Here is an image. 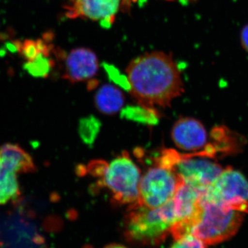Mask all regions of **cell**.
<instances>
[{
	"label": "cell",
	"mask_w": 248,
	"mask_h": 248,
	"mask_svg": "<svg viewBox=\"0 0 248 248\" xmlns=\"http://www.w3.org/2000/svg\"><path fill=\"white\" fill-rule=\"evenodd\" d=\"M129 90L140 105L166 108L184 93L177 64L170 55L155 51L144 54L129 63L126 69Z\"/></svg>",
	"instance_id": "cell-1"
},
{
	"label": "cell",
	"mask_w": 248,
	"mask_h": 248,
	"mask_svg": "<svg viewBox=\"0 0 248 248\" xmlns=\"http://www.w3.org/2000/svg\"><path fill=\"white\" fill-rule=\"evenodd\" d=\"M177 221L173 199L157 208L134 204L125 218V235L134 244L157 246L164 242Z\"/></svg>",
	"instance_id": "cell-2"
},
{
	"label": "cell",
	"mask_w": 248,
	"mask_h": 248,
	"mask_svg": "<svg viewBox=\"0 0 248 248\" xmlns=\"http://www.w3.org/2000/svg\"><path fill=\"white\" fill-rule=\"evenodd\" d=\"M244 218V213L202 200L200 210L191 220V234L206 245L220 244L236 234Z\"/></svg>",
	"instance_id": "cell-3"
},
{
	"label": "cell",
	"mask_w": 248,
	"mask_h": 248,
	"mask_svg": "<svg viewBox=\"0 0 248 248\" xmlns=\"http://www.w3.org/2000/svg\"><path fill=\"white\" fill-rule=\"evenodd\" d=\"M156 164L172 170L183 182L202 190L211 186L223 170L211 157L199 153L180 154L172 149L163 151Z\"/></svg>",
	"instance_id": "cell-4"
},
{
	"label": "cell",
	"mask_w": 248,
	"mask_h": 248,
	"mask_svg": "<svg viewBox=\"0 0 248 248\" xmlns=\"http://www.w3.org/2000/svg\"><path fill=\"white\" fill-rule=\"evenodd\" d=\"M141 171L127 153L116 157L106 165L99 178V185L107 187L116 203H138L140 197Z\"/></svg>",
	"instance_id": "cell-5"
},
{
	"label": "cell",
	"mask_w": 248,
	"mask_h": 248,
	"mask_svg": "<svg viewBox=\"0 0 248 248\" xmlns=\"http://www.w3.org/2000/svg\"><path fill=\"white\" fill-rule=\"evenodd\" d=\"M202 200L225 208L248 213V180L239 170L223 169L216 181L204 191Z\"/></svg>",
	"instance_id": "cell-6"
},
{
	"label": "cell",
	"mask_w": 248,
	"mask_h": 248,
	"mask_svg": "<svg viewBox=\"0 0 248 248\" xmlns=\"http://www.w3.org/2000/svg\"><path fill=\"white\" fill-rule=\"evenodd\" d=\"M182 179L172 170L156 164L142 176L139 204L157 208L172 200Z\"/></svg>",
	"instance_id": "cell-7"
},
{
	"label": "cell",
	"mask_w": 248,
	"mask_h": 248,
	"mask_svg": "<svg viewBox=\"0 0 248 248\" xmlns=\"http://www.w3.org/2000/svg\"><path fill=\"white\" fill-rule=\"evenodd\" d=\"M172 140L175 146L184 151L202 153L208 156L207 146L214 156L211 147L208 145V135L202 122L192 117L179 119L173 125ZM210 157V156H209Z\"/></svg>",
	"instance_id": "cell-8"
},
{
	"label": "cell",
	"mask_w": 248,
	"mask_h": 248,
	"mask_svg": "<svg viewBox=\"0 0 248 248\" xmlns=\"http://www.w3.org/2000/svg\"><path fill=\"white\" fill-rule=\"evenodd\" d=\"M120 6V0H71L66 6V16L86 18L110 27L115 21Z\"/></svg>",
	"instance_id": "cell-9"
},
{
	"label": "cell",
	"mask_w": 248,
	"mask_h": 248,
	"mask_svg": "<svg viewBox=\"0 0 248 248\" xmlns=\"http://www.w3.org/2000/svg\"><path fill=\"white\" fill-rule=\"evenodd\" d=\"M99 67V60L92 50L73 49L65 59L63 78L72 83L89 81L97 75Z\"/></svg>",
	"instance_id": "cell-10"
},
{
	"label": "cell",
	"mask_w": 248,
	"mask_h": 248,
	"mask_svg": "<svg viewBox=\"0 0 248 248\" xmlns=\"http://www.w3.org/2000/svg\"><path fill=\"white\" fill-rule=\"evenodd\" d=\"M204 191L181 182L173 197L177 222L193 218L200 210Z\"/></svg>",
	"instance_id": "cell-11"
},
{
	"label": "cell",
	"mask_w": 248,
	"mask_h": 248,
	"mask_svg": "<svg viewBox=\"0 0 248 248\" xmlns=\"http://www.w3.org/2000/svg\"><path fill=\"white\" fill-rule=\"evenodd\" d=\"M0 166L17 174L35 172L36 166L30 155L19 145L6 143L0 148Z\"/></svg>",
	"instance_id": "cell-12"
},
{
	"label": "cell",
	"mask_w": 248,
	"mask_h": 248,
	"mask_svg": "<svg viewBox=\"0 0 248 248\" xmlns=\"http://www.w3.org/2000/svg\"><path fill=\"white\" fill-rule=\"evenodd\" d=\"M94 104L98 110L104 115H115L123 107L124 94L113 85L104 84L96 93Z\"/></svg>",
	"instance_id": "cell-13"
},
{
	"label": "cell",
	"mask_w": 248,
	"mask_h": 248,
	"mask_svg": "<svg viewBox=\"0 0 248 248\" xmlns=\"http://www.w3.org/2000/svg\"><path fill=\"white\" fill-rule=\"evenodd\" d=\"M20 196L17 173L0 166V205L16 202Z\"/></svg>",
	"instance_id": "cell-14"
},
{
	"label": "cell",
	"mask_w": 248,
	"mask_h": 248,
	"mask_svg": "<svg viewBox=\"0 0 248 248\" xmlns=\"http://www.w3.org/2000/svg\"><path fill=\"white\" fill-rule=\"evenodd\" d=\"M50 53L51 51L42 52L34 60L26 62L23 68L34 78H47L55 65Z\"/></svg>",
	"instance_id": "cell-15"
},
{
	"label": "cell",
	"mask_w": 248,
	"mask_h": 248,
	"mask_svg": "<svg viewBox=\"0 0 248 248\" xmlns=\"http://www.w3.org/2000/svg\"><path fill=\"white\" fill-rule=\"evenodd\" d=\"M122 116L128 120L141 122V123L155 125L159 121V114L154 108L140 105L138 107L125 108Z\"/></svg>",
	"instance_id": "cell-16"
},
{
	"label": "cell",
	"mask_w": 248,
	"mask_h": 248,
	"mask_svg": "<svg viewBox=\"0 0 248 248\" xmlns=\"http://www.w3.org/2000/svg\"><path fill=\"white\" fill-rule=\"evenodd\" d=\"M170 248H206V244L190 234L176 239L175 242Z\"/></svg>",
	"instance_id": "cell-17"
},
{
	"label": "cell",
	"mask_w": 248,
	"mask_h": 248,
	"mask_svg": "<svg viewBox=\"0 0 248 248\" xmlns=\"http://www.w3.org/2000/svg\"><path fill=\"white\" fill-rule=\"evenodd\" d=\"M241 42L243 48L248 53V24L241 30Z\"/></svg>",
	"instance_id": "cell-18"
},
{
	"label": "cell",
	"mask_w": 248,
	"mask_h": 248,
	"mask_svg": "<svg viewBox=\"0 0 248 248\" xmlns=\"http://www.w3.org/2000/svg\"><path fill=\"white\" fill-rule=\"evenodd\" d=\"M104 248H127L125 246L119 244H111L107 245Z\"/></svg>",
	"instance_id": "cell-19"
},
{
	"label": "cell",
	"mask_w": 248,
	"mask_h": 248,
	"mask_svg": "<svg viewBox=\"0 0 248 248\" xmlns=\"http://www.w3.org/2000/svg\"><path fill=\"white\" fill-rule=\"evenodd\" d=\"M169 1H173V0H169ZM179 2L182 3L183 4H187L189 3L194 2L196 0H177Z\"/></svg>",
	"instance_id": "cell-20"
}]
</instances>
